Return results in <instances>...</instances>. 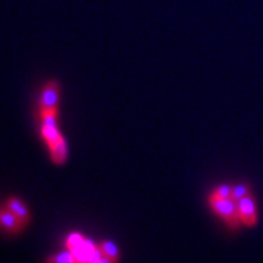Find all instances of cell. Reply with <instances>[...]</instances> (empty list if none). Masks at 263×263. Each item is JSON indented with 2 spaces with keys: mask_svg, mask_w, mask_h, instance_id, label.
I'll use <instances>...</instances> for the list:
<instances>
[{
  "mask_svg": "<svg viewBox=\"0 0 263 263\" xmlns=\"http://www.w3.org/2000/svg\"><path fill=\"white\" fill-rule=\"evenodd\" d=\"M209 202L210 206L215 213L219 215L222 219L226 222L231 229H235L238 224L242 222L239 215V209H238L237 200L231 199V198H220L211 193L209 197Z\"/></svg>",
  "mask_w": 263,
  "mask_h": 263,
  "instance_id": "cell-1",
  "label": "cell"
},
{
  "mask_svg": "<svg viewBox=\"0 0 263 263\" xmlns=\"http://www.w3.org/2000/svg\"><path fill=\"white\" fill-rule=\"evenodd\" d=\"M238 209H239V215L242 223L246 226H255L258 223V211L255 200L250 195L242 198L238 200Z\"/></svg>",
  "mask_w": 263,
  "mask_h": 263,
  "instance_id": "cell-2",
  "label": "cell"
},
{
  "mask_svg": "<svg viewBox=\"0 0 263 263\" xmlns=\"http://www.w3.org/2000/svg\"><path fill=\"white\" fill-rule=\"evenodd\" d=\"M60 97V84L57 80H51L44 86L42 91V97H40V108L42 110H50V108H59Z\"/></svg>",
  "mask_w": 263,
  "mask_h": 263,
  "instance_id": "cell-3",
  "label": "cell"
},
{
  "mask_svg": "<svg viewBox=\"0 0 263 263\" xmlns=\"http://www.w3.org/2000/svg\"><path fill=\"white\" fill-rule=\"evenodd\" d=\"M26 223L17 218L10 209L6 206L0 207V230L8 234H17L23 230Z\"/></svg>",
  "mask_w": 263,
  "mask_h": 263,
  "instance_id": "cell-4",
  "label": "cell"
},
{
  "mask_svg": "<svg viewBox=\"0 0 263 263\" xmlns=\"http://www.w3.org/2000/svg\"><path fill=\"white\" fill-rule=\"evenodd\" d=\"M6 207L7 209H10L17 218L23 220L24 223H28L30 222V210H28V207L27 204L24 203L23 200H20L19 198L16 197H11L7 199L6 202Z\"/></svg>",
  "mask_w": 263,
  "mask_h": 263,
  "instance_id": "cell-5",
  "label": "cell"
},
{
  "mask_svg": "<svg viewBox=\"0 0 263 263\" xmlns=\"http://www.w3.org/2000/svg\"><path fill=\"white\" fill-rule=\"evenodd\" d=\"M95 249H97V246H95L91 240L84 239L79 246H77L71 251H72L73 257L77 258L78 263H88L91 254L95 251Z\"/></svg>",
  "mask_w": 263,
  "mask_h": 263,
  "instance_id": "cell-6",
  "label": "cell"
},
{
  "mask_svg": "<svg viewBox=\"0 0 263 263\" xmlns=\"http://www.w3.org/2000/svg\"><path fill=\"white\" fill-rule=\"evenodd\" d=\"M50 147L51 158L53 163L63 164L67 159V143L63 137H60L57 142H53Z\"/></svg>",
  "mask_w": 263,
  "mask_h": 263,
  "instance_id": "cell-7",
  "label": "cell"
},
{
  "mask_svg": "<svg viewBox=\"0 0 263 263\" xmlns=\"http://www.w3.org/2000/svg\"><path fill=\"white\" fill-rule=\"evenodd\" d=\"M40 133H42L43 139L46 140L47 146H51L53 142H57V140L62 137V134H60L59 130H58V127L55 126H47V124H43Z\"/></svg>",
  "mask_w": 263,
  "mask_h": 263,
  "instance_id": "cell-8",
  "label": "cell"
},
{
  "mask_svg": "<svg viewBox=\"0 0 263 263\" xmlns=\"http://www.w3.org/2000/svg\"><path fill=\"white\" fill-rule=\"evenodd\" d=\"M40 119L43 124L58 127V108H50V110L40 108Z\"/></svg>",
  "mask_w": 263,
  "mask_h": 263,
  "instance_id": "cell-9",
  "label": "cell"
},
{
  "mask_svg": "<svg viewBox=\"0 0 263 263\" xmlns=\"http://www.w3.org/2000/svg\"><path fill=\"white\" fill-rule=\"evenodd\" d=\"M46 263H78L77 258L73 257L72 251H64V253H59L57 255H52L47 259Z\"/></svg>",
  "mask_w": 263,
  "mask_h": 263,
  "instance_id": "cell-10",
  "label": "cell"
},
{
  "mask_svg": "<svg viewBox=\"0 0 263 263\" xmlns=\"http://www.w3.org/2000/svg\"><path fill=\"white\" fill-rule=\"evenodd\" d=\"M251 194V187L246 183H240L237 186H233V193H231V199L240 200L242 198L247 197Z\"/></svg>",
  "mask_w": 263,
  "mask_h": 263,
  "instance_id": "cell-11",
  "label": "cell"
},
{
  "mask_svg": "<svg viewBox=\"0 0 263 263\" xmlns=\"http://www.w3.org/2000/svg\"><path fill=\"white\" fill-rule=\"evenodd\" d=\"M99 247L102 249V251H103V254L106 257H110L112 258V259L118 260L119 250H118L117 245L114 243V242H111V240H104V242H102V245H100Z\"/></svg>",
  "mask_w": 263,
  "mask_h": 263,
  "instance_id": "cell-12",
  "label": "cell"
},
{
  "mask_svg": "<svg viewBox=\"0 0 263 263\" xmlns=\"http://www.w3.org/2000/svg\"><path fill=\"white\" fill-rule=\"evenodd\" d=\"M83 240V235H80V234H71L70 237L67 238L66 246L68 247V250H72V249H75L77 246H79Z\"/></svg>",
  "mask_w": 263,
  "mask_h": 263,
  "instance_id": "cell-13",
  "label": "cell"
},
{
  "mask_svg": "<svg viewBox=\"0 0 263 263\" xmlns=\"http://www.w3.org/2000/svg\"><path fill=\"white\" fill-rule=\"evenodd\" d=\"M213 193L220 198H231L233 186H230V184H219V186L213 191Z\"/></svg>",
  "mask_w": 263,
  "mask_h": 263,
  "instance_id": "cell-14",
  "label": "cell"
},
{
  "mask_svg": "<svg viewBox=\"0 0 263 263\" xmlns=\"http://www.w3.org/2000/svg\"><path fill=\"white\" fill-rule=\"evenodd\" d=\"M97 263H117V260L112 259V258H110V257H106V255H104V257L102 258V259H100L99 262H97Z\"/></svg>",
  "mask_w": 263,
  "mask_h": 263,
  "instance_id": "cell-15",
  "label": "cell"
}]
</instances>
